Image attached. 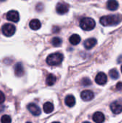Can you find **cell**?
Here are the masks:
<instances>
[{
    "instance_id": "cell-1",
    "label": "cell",
    "mask_w": 122,
    "mask_h": 123,
    "mask_svg": "<svg viewBox=\"0 0 122 123\" xmlns=\"http://www.w3.org/2000/svg\"><path fill=\"white\" fill-rule=\"evenodd\" d=\"M122 20V16L119 14L104 16L101 18L100 22L104 26H114L119 24Z\"/></svg>"
},
{
    "instance_id": "cell-2",
    "label": "cell",
    "mask_w": 122,
    "mask_h": 123,
    "mask_svg": "<svg viewBox=\"0 0 122 123\" xmlns=\"http://www.w3.org/2000/svg\"><path fill=\"white\" fill-rule=\"evenodd\" d=\"M63 61V55L60 53H55L47 56L46 62L49 66L60 65Z\"/></svg>"
},
{
    "instance_id": "cell-3",
    "label": "cell",
    "mask_w": 122,
    "mask_h": 123,
    "mask_svg": "<svg viewBox=\"0 0 122 123\" xmlns=\"http://www.w3.org/2000/svg\"><path fill=\"white\" fill-rule=\"evenodd\" d=\"M80 26L83 30L86 31H90L92 30L95 26H96V22L94 19L90 17H86L83 18L81 22H80Z\"/></svg>"
},
{
    "instance_id": "cell-4",
    "label": "cell",
    "mask_w": 122,
    "mask_h": 123,
    "mask_svg": "<svg viewBox=\"0 0 122 123\" xmlns=\"http://www.w3.org/2000/svg\"><path fill=\"white\" fill-rule=\"evenodd\" d=\"M1 30H2V33L4 35H5L6 37H11L15 33L16 28H15L14 25H13L12 24L6 23L3 25Z\"/></svg>"
},
{
    "instance_id": "cell-5",
    "label": "cell",
    "mask_w": 122,
    "mask_h": 123,
    "mask_svg": "<svg viewBox=\"0 0 122 123\" xmlns=\"http://www.w3.org/2000/svg\"><path fill=\"white\" fill-rule=\"evenodd\" d=\"M69 10V5L64 2H59L56 6V11L60 14H65Z\"/></svg>"
},
{
    "instance_id": "cell-6",
    "label": "cell",
    "mask_w": 122,
    "mask_h": 123,
    "mask_svg": "<svg viewBox=\"0 0 122 123\" xmlns=\"http://www.w3.org/2000/svg\"><path fill=\"white\" fill-rule=\"evenodd\" d=\"M6 19L9 21L17 22L19 20V14L18 12L14 11V10H12V11H9L6 14Z\"/></svg>"
},
{
    "instance_id": "cell-7",
    "label": "cell",
    "mask_w": 122,
    "mask_h": 123,
    "mask_svg": "<svg viewBox=\"0 0 122 123\" xmlns=\"http://www.w3.org/2000/svg\"><path fill=\"white\" fill-rule=\"evenodd\" d=\"M96 82L99 84V85H104L106 84L107 82V76L103 73V72H100L97 74L96 77Z\"/></svg>"
},
{
    "instance_id": "cell-8",
    "label": "cell",
    "mask_w": 122,
    "mask_h": 123,
    "mask_svg": "<svg viewBox=\"0 0 122 123\" xmlns=\"http://www.w3.org/2000/svg\"><path fill=\"white\" fill-rule=\"evenodd\" d=\"M27 109L30 112V113L32 114L35 116H39L40 115V113H41L40 108L37 105H36L35 104H33V103H31V104L28 105Z\"/></svg>"
},
{
    "instance_id": "cell-9",
    "label": "cell",
    "mask_w": 122,
    "mask_h": 123,
    "mask_svg": "<svg viewBox=\"0 0 122 123\" xmlns=\"http://www.w3.org/2000/svg\"><path fill=\"white\" fill-rule=\"evenodd\" d=\"M81 97L83 101H91L94 97V94L90 90H85L81 92Z\"/></svg>"
},
{
    "instance_id": "cell-10",
    "label": "cell",
    "mask_w": 122,
    "mask_h": 123,
    "mask_svg": "<svg viewBox=\"0 0 122 123\" xmlns=\"http://www.w3.org/2000/svg\"><path fill=\"white\" fill-rule=\"evenodd\" d=\"M14 74L17 76L21 77L24 74V69L21 63H17L14 66Z\"/></svg>"
},
{
    "instance_id": "cell-11",
    "label": "cell",
    "mask_w": 122,
    "mask_h": 123,
    "mask_svg": "<svg viewBox=\"0 0 122 123\" xmlns=\"http://www.w3.org/2000/svg\"><path fill=\"white\" fill-rule=\"evenodd\" d=\"M110 107H111V110L113 112V113H114L116 115L120 114L122 112V105L117 102H113L111 105Z\"/></svg>"
},
{
    "instance_id": "cell-12",
    "label": "cell",
    "mask_w": 122,
    "mask_h": 123,
    "mask_svg": "<svg viewBox=\"0 0 122 123\" xmlns=\"http://www.w3.org/2000/svg\"><path fill=\"white\" fill-rule=\"evenodd\" d=\"M97 44V40L95 38H89L84 42V46L86 49L90 50Z\"/></svg>"
},
{
    "instance_id": "cell-13",
    "label": "cell",
    "mask_w": 122,
    "mask_h": 123,
    "mask_svg": "<svg viewBox=\"0 0 122 123\" xmlns=\"http://www.w3.org/2000/svg\"><path fill=\"white\" fill-rule=\"evenodd\" d=\"M93 120L95 123H101L104 122L105 120V117L104 115V114L101 112H97L96 113H94L93 116Z\"/></svg>"
},
{
    "instance_id": "cell-14",
    "label": "cell",
    "mask_w": 122,
    "mask_h": 123,
    "mask_svg": "<svg viewBox=\"0 0 122 123\" xmlns=\"http://www.w3.org/2000/svg\"><path fill=\"white\" fill-rule=\"evenodd\" d=\"M119 7V3L116 0H109L107 2V8L111 11H115Z\"/></svg>"
},
{
    "instance_id": "cell-15",
    "label": "cell",
    "mask_w": 122,
    "mask_h": 123,
    "mask_svg": "<svg viewBox=\"0 0 122 123\" xmlns=\"http://www.w3.org/2000/svg\"><path fill=\"white\" fill-rule=\"evenodd\" d=\"M29 27L33 30H37L41 27V22L37 19H32L29 22Z\"/></svg>"
},
{
    "instance_id": "cell-16",
    "label": "cell",
    "mask_w": 122,
    "mask_h": 123,
    "mask_svg": "<svg viewBox=\"0 0 122 123\" xmlns=\"http://www.w3.org/2000/svg\"><path fill=\"white\" fill-rule=\"evenodd\" d=\"M65 103L67 106L72 107L75 105L76 104V99L73 95H68L65 97Z\"/></svg>"
},
{
    "instance_id": "cell-17",
    "label": "cell",
    "mask_w": 122,
    "mask_h": 123,
    "mask_svg": "<svg viewBox=\"0 0 122 123\" xmlns=\"http://www.w3.org/2000/svg\"><path fill=\"white\" fill-rule=\"evenodd\" d=\"M56 81V77L54 74H50L46 78V84L47 86H52Z\"/></svg>"
},
{
    "instance_id": "cell-18",
    "label": "cell",
    "mask_w": 122,
    "mask_h": 123,
    "mask_svg": "<svg viewBox=\"0 0 122 123\" xmlns=\"http://www.w3.org/2000/svg\"><path fill=\"white\" fill-rule=\"evenodd\" d=\"M69 40L72 45H78L81 42V37L77 34H73L70 37Z\"/></svg>"
},
{
    "instance_id": "cell-19",
    "label": "cell",
    "mask_w": 122,
    "mask_h": 123,
    "mask_svg": "<svg viewBox=\"0 0 122 123\" xmlns=\"http://www.w3.org/2000/svg\"><path fill=\"white\" fill-rule=\"evenodd\" d=\"M43 110L44 112L47 114H50L51 113L53 110H54V106L51 102H46L44 106H43Z\"/></svg>"
},
{
    "instance_id": "cell-20",
    "label": "cell",
    "mask_w": 122,
    "mask_h": 123,
    "mask_svg": "<svg viewBox=\"0 0 122 123\" xmlns=\"http://www.w3.org/2000/svg\"><path fill=\"white\" fill-rule=\"evenodd\" d=\"M62 43H63L62 42V40L60 37H55L52 38V44L55 47H59V46H60L61 44H62Z\"/></svg>"
},
{
    "instance_id": "cell-21",
    "label": "cell",
    "mask_w": 122,
    "mask_h": 123,
    "mask_svg": "<svg viewBox=\"0 0 122 123\" xmlns=\"http://www.w3.org/2000/svg\"><path fill=\"white\" fill-rule=\"evenodd\" d=\"M109 75L111 76V78L112 79H117L119 76V74L118 73V71H116V69H111L109 71Z\"/></svg>"
},
{
    "instance_id": "cell-22",
    "label": "cell",
    "mask_w": 122,
    "mask_h": 123,
    "mask_svg": "<svg viewBox=\"0 0 122 123\" xmlns=\"http://www.w3.org/2000/svg\"><path fill=\"white\" fill-rule=\"evenodd\" d=\"M1 122L2 123H9L12 122V119L9 115H3L1 118Z\"/></svg>"
},
{
    "instance_id": "cell-23",
    "label": "cell",
    "mask_w": 122,
    "mask_h": 123,
    "mask_svg": "<svg viewBox=\"0 0 122 123\" xmlns=\"http://www.w3.org/2000/svg\"><path fill=\"white\" fill-rule=\"evenodd\" d=\"M81 84L84 86H88L91 85V81L88 78H83L81 81Z\"/></svg>"
},
{
    "instance_id": "cell-24",
    "label": "cell",
    "mask_w": 122,
    "mask_h": 123,
    "mask_svg": "<svg viewBox=\"0 0 122 123\" xmlns=\"http://www.w3.org/2000/svg\"><path fill=\"white\" fill-rule=\"evenodd\" d=\"M5 100V96L4 94V93L0 91V104L3 103Z\"/></svg>"
},
{
    "instance_id": "cell-25",
    "label": "cell",
    "mask_w": 122,
    "mask_h": 123,
    "mask_svg": "<svg viewBox=\"0 0 122 123\" xmlns=\"http://www.w3.org/2000/svg\"><path fill=\"white\" fill-rule=\"evenodd\" d=\"M116 90L118 91H122V82H119L116 86Z\"/></svg>"
},
{
    "instance_id": "cell-26",
    "label": "cell",
    "mask_w": 122,
    "mask_h": 123,
    "mask_svg": "<svg viewBox=\"0 0 122 123\" xmlns=\"http://www.w3.org/2000/svg\"><path fill=\"white\" fill-rule=\"evenodd\" d=\"M6 1V0H0V1Z\"/></svg>"
},
{
    "instance_id": "cell-27",
    "label": "cell",
    "mask_w": 122,
    "mask_h": 123,
    "mask_svg": "<svg viewBox=\"0 0 122 123\" xmlns=\"http://www.w3.org/2000/svg\"><path fill=\"white\" fill-rule=\"evenodd\" d=\"M121 71H122V67H121Z\"/></svg>"
}]
</instances>
